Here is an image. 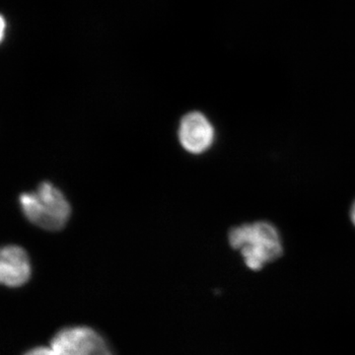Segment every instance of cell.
Wrapping results in <instances>:
<instances>
[{
	"label": "cell",
	"mask_w": 355,
	"mask_h": 355,
	"mask_svg": "<svg viewBox=\"0 0 355 355\" xmlns=\"http://www.w3.org/2000/svg\"><path fill=\"white\" fill-rule=\"evenodd\" d=\"M19 202L26 218L46 230L64 228L71 214L64 193L50 182L40 184L36 191L22 193Z\"/></svg>",
	"instance_id": "7a4b0ae2"
},
{
	"label": "cell",
	"mask_w": 355,
	"mask_h": 355,
	"mask_svg": "<svg viewBox=\"0 0 355 355\" xmlns=\"http://www.w3.org/2000/svg\"><path fill=\"white\" fill-rule=\"evenodd\" d=\"M58 355H114L106 340L87 326L67 327L51 340Z\"/></svg>",
	"instance_id": "3957f363"
},
{
	"label": "cell",
	"mask_w": 355,
	"mask_h": 355,
	"mask_svg": "<svg viewBox=\"0 0 355 355\" xmlns=\"http://www.w3.org/2000/svg\"><path fill=\"white\" fill-rule=\"evenodd\" d=\"M23 355H58L57 352H55V349L51 347H36L34 349L28 350L26 354Z\"/></svg>",
	"instance_id": "8992f818"
},
{
	"label": "cell",
	"mask_w": 355,
	"mask_h": 355,
	"mask_svg": "<svg viewBox=\"0 0 355 355\" xmlns=\"http://www.w3.org/2000/svg\"><path fill=\"white\" fill-rule=\"evenodd\" d=\"M350 219H352V223L355 226V202L352 205V209H350Z\"/></svg>",
	"instance_id": "52a82bcc"
},
{
	"label": "cell",
	"mask_w": 355,
	"mask_h": 355,
	"mask_svg": "<svg viewBox=\"0 0 355 355\" xmlns=\"http://www.w3.org/2000/svg\"><path fill=\"white\" fill-rule=\"evenodd\" d=\"M32 266L22 247L8 245L0 254V282L9 288L25 286L31 279Z\"/></svg>",
	"instance_id": "5b68a950"
},
{
	"label": "cell",
	"mask_w": 355,
	"mask_h": 355,
	"mask_svg": "<svg viewBox=\"0 0 355 355\" xmlns=\"http://www.w3.org/2000/svg\"><path fill=\"white\" fill-rule=\"evenodd\" d=\"M214 135L211 123L200 112H191L182 119L180 142L189 153L200 154L207 151L214 144Z\"/></svg>",
	"instance_id": "277c9868"
},
{
	"label": "cell",
	"mask_w": 355,
	"mask_h": 355,
	"mask_svg": "<svg viewBox=\"0 0 355 355\" xmlns=\"http://www.w3.org/2000/svg\"><path fill=\"white\" fill-rule=\"evenodd\" d=\"M229 243L233 249L239 250L245 265L254 272L277 261L284 253L279 231L270 222L257 221L231 229Z\"/></svg>",
	"instance_id": "6da1fadb"
}]
</instances>
